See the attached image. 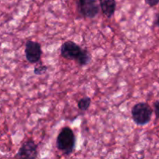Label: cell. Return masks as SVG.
Returning <instances> with one entry per match:
<instances>
[{
    "mask_svg": "<svg viewBox=\"0 0 159 159\" xmlns=\"http://www.w3.org/2000/svg\"><path fill=\"white\" fill-rule=\"evenodd\" d=\"M76 137L74 132L70 127H62L56 139V147L64 155H71L75 150Z\"/></svg>",
    "mask_w": 159,
    "mask_h": 159,
    "instance_id": "obj_1",
    "label": "cell"
},
{
    "mask_svg": "<svg viewBox=\"0 0 159 159\" xmlns=\"http://www.w3.org/2000/svg\"><path fill=\"white\" fill-rule=\"evenodd\" d=\"M131 114L133 122L138 126H144L151 120L153 110L147 102H138L132 107Z\"/></svg>",
    "mask_w": 159,
    "mask_h": 159,
    "instance_id": "obj_2",
    "label": "cell"
},
{
    "mask_svg": "<svg viewBox=\"0 0 159 159\" xmlns=\"http://www.w3.org/2000/svg\"><path fill=\"white\" fill-rule=\"evenodd\" d=\"M78 10L86 18H94L99 12V5L97 0H77Z\"/></svg>",
    "mask_w": 159,
    "mask_h": 159,
    "instance_id": "obj_3",
    "label": "cell"
},
{
    "mask_svg": "<svg viewBox=\"0 0 159 159\" xmlns=\"http://www.w3.org/2000/svg\"><path fill=\"white\" fill-rule=\"evenodd\" d=\"M84 49L73 41L65 42L61 46V56L67 60H78Z\"/></svg>",
    "mask_w": 159,
    "mask_h": 159,
    "instance_id": "obj_4",
    "label": "cell"
},
{
    "mask_svg": "<svg viewBox=\"0 0 159 159\" xmlns=\"http://www.w3.org/2000/svg\"><path fill=\"white\" fill-rule=\"evenodd\" d=\"M25 56L30 63H37L41 57V46L39 43L33 40H27L25 45Z\"/></svg>",
    "mask_w": 159,
    "mask_h": 159,
    "instance_id": "obj_5",
    "label": "cell"
},
{
    "mask_svg": "<svg viewBox=\"0 0 159 159\" xmlns=\"http://www.w3.org/2000/svg\"><path fill=\"white\" fill-rule=\"evenodd\" d=\"M37 146L33 140H27L19 148L16 157L18 158L34 159L37 158Z\"/></svg>",
    "mask_w": 159,
    "mask_h": 159,
    "instance_id": "obj_6",
    "label": "cell"
},
{
    "mask_svg": "<svg viewBox=\"0 0 159 159\" xmlns=\"http://www.w3.org/2000/svg\"><path fill=\"white\" fill-rule=\"evenodd\" d=\"M99 6L103 13L108 18H111L116 9V2L115 0H99Z\"/></svg>",
    "mask_w": 159,
    "mask_h": 159,
    "instance_id": "obj_7",
    "label": "cell"
},
{
    "mask_svg": "<svg viewBox=\"0 0 159 159\" xmlns=\"http://www.w3.org/2000/svg\"><path fill=\"white\" fill-rule=\"evenodd\" d=\"M90 60H91V56H90V53L87 50L84 49L82 54L78 58L77 62L80 66H85V65H88L90 63Z\"/></svg>",
    "mask_w": 159,
    "mask_h": 159,
    "instance_id": "obj_8",
    "label": "cell"
},
{
    "mask_svg": "<svg viewBox=\"0 0 159 159\" xmlns=\"http://www.w3.org/2000/svg\"><path fill=\"white\" fill-rule=\"evenodd\" d=\"M90 103H91V99L88 96H85V97H83L78 101L77 107L79 108V110H82V111H86L89 109L90 107Z\"/></svg>",
    "mask_w": 159,
    "mask_h": 159,
    "instance_id": "obj_9",
    "label": "cell"
},
{
    "mask_svg": "<svg viewBox=\"0 0 159 159\" xmlns=\"http://www.w3.org/2000/svg\"><path fill=\"white\" fill-rule=\"evenodd\" d=\"M47 70H48V66H46V65H41V66L36 67L34 68V73L36 75H41L44 74Z\"/></svg>",
    "mask_w": 159,
    "mask_h": 159,
    "instance_id": "obj_10",
    "label": "cell"
},
{
    "mask_svg": "<svg viewBox=\"0 0 159 159\" xmlns=\"http://www.w3.org/2000/svg\"><path fill=\"white\" fill-rule=\"evenodd\" d=\"M154 106V111L157 119H159V100H156L153 104Z\"/></svg>",
    "mask_w": 159,
    "mask_h": 159,
    "instance_id": "obj_11",
    "label": "cell"
},
{
    "mask_svg": "<svg viewBox=\"0 0 159 159\" xmlns=\"http://www.w3.org/2000/svg\"><path fill=\"white\" fill-rule=\"evenodd\" d=\"M144 2L150 7H154V6L159 4V0H144Z\"/></svg>",
    "mask_w": 159,
    "mask_h": 159,
    "instance_id": "obj_12",
    "label": "cell"
},
{
    "mask_svg": "<svg viewBox=\"0 0 159 159\" xmlns=\"http://www.w3.org/2000/svg\"><path fill=\"white\" fill-rule=\"evenodd\" d=\"M156 24H157V26H158L159 27V13L157 14V16H156Z\"/></svg>",
    "mask_w": 159,
    "mask_h": 159,
    "instance_id": "obj_13",
    "label": "cell"
}]
</instances>
